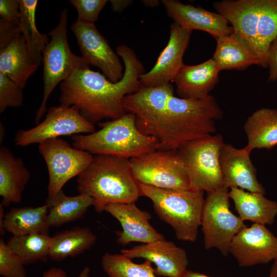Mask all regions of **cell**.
Segmentation results:
<instances>
[{
	"instance_id": "5bb4252c",
	"label": "cell",
	"mask_w": 277,
	"mask_h": 277,
	"mask_svg": "<svg viewBox=\"0 0 277 277\" xmlns=\"http://www.w3.org/2000/svg\"><path fill=\"white\" fill-rule=\"evenodd\" d=\"M239 266L266 264L277 258V237L265 225L253 223L244 227L233 238L229 253Z\"/></svg>"
},
{
	"instance_id": "f1b7e54d",
	"label": "cell",
	"mask_w": 277,
	"mask_h": 277,
	"mask_svg": "<svg viewBox=\"0 0 277 277\" xmlns=\"http://www.w3.org/2000/svg\"><path fill=\"white\" fill-rule=\"evenodd\" d=\"M96 236L89 227H75L51 237L49 259L56 261L73 257L89 250Z\"/></svg>"
},
{
	"instance_id": "4fadbf2b",
	"label": "cell",
	"mask_w": 277,
	"mask_h": 277,
	"mask_svg": "<svg viewBox=\"0 0 277 277\" xmlns=\"http://www.w3.org/2000/svg\"><path fill=\"white\" fill-rule=\"evenodd\" d=\"M71 29L76 38L82 56L89 65L100 68L112 82L122 78L124 66L94 24L77 20Z\"/></svg>"
},
{
	"instance_id": "7a4b0ae2",
	"label": "cell",
	"mask_w": 277,
	"mask_h": 277,
	"mask_svg": "<svg viewBox=\"0 0 277 277\" xmlns=\"http://www.w3.org/2000/svg\"><path fill=\"white\" fill-rule=\"evenodd\" d=\"M223 111L215 97L200 100L171 96L159 122L146 135L157 141L156 150H177L191 141L215 134Z\"/></svg>"
},
{
	"instance_id": "7c38bea8",
	"label": "cell",
	"mask_w": 277,
	"mask_h": 277,
	"mask_svg": "<svg viewBox=\"0 0 277 277\" xmlns=\"http://www.w3.org/2000/svg\"><path fill=\"white\" fill-rule=\"evenodd\" d=\"M96 131L94 125L84 118L74 106L49 108L44 120L33 128L19 130L15 145L25 147L61 136L86 134Z\"/></svg>"
},
{
	"instance_id": "f546056e",
	"label": "cell",
	"mask_w": 277,
	"mask_h": 277,
	"mask_svg": "<svg viewBox=\"0 0 277 277\" xmlns=\"http://www.w3.org/2000/svg\"><path fill=\"white\" fill-rule=\"evenodd\" d=\"M20 26L29 53L39 65L43 60V51L50 41L48 34H41L36 28V0H19Z\"/></svg>"
},
{
	"instance_id": "3957f363",
	"label": "cell",
	"mask_w": 277,
	"mask_h": 277,
	"mask_svg": "<svg viewBox=\"0 0 277 277\" xmlns=\"http://www.w3.org/2000/svg\"><path fill=\"white\" fill-rule=\"evenodd\" d=\"M77 189L93 200L97 213L113 203H135L142 196L129 160L109 155H94L87 168L78 176Z\"/></svg>"
},
{
	"instance_id": "7bdbcfd3",
	"label": "cell",
	"mask_w": 277,
	"mask_h": 277,
	"mask_svg": "<svg viewBox=\"0 0 277 277\" xmlns=\"http://www.w3.org/2000/svg\"><path fill=\"white\" fill-rule=\"evenodd\" d=\"M269 276L271 277H277V258L273 261Z\"/></svg>"
},
{
	"instance_id": "44dd1931",
	"label": "cell",
	"mask_w": 277,
	"mask_h": 277,
	"mask_svg": "<svg viewBox=\"0 0 277 277\" xmlns=\"http://www.w3.org/2000/svg\"><path fill=\"white\" fill-rule=\"evenodd\" d=\"M220 69L212 58L195 65L184 64L172 81L179 97L200 100L209 96L219 82Z\"/></svg>"
},
{
	"instance_id": "83f0119b",
	"label": "cell",
	"mask_w": 277,
	"mask_h": 277,
	"mask_svg": "<svg viewBox=\"0 0 277 277\" xmlns=\"http://www.w3.org/2000/svg\"><path fill=\"white\" fill-rule=\"evenodd\" d=\"M48 206L12 208L5 216L4 229L13 236L48 233Z\"/></svg>"
},
{
	"instance_id": "484cf974",
	"label": "cell",
	"mask_w": 277,
	"mask_h": 277,
	"mask_svg": "<svg viewBox=\"0 0 277 277\" xmlns=\"http://www.w3.org/2000/svg\"><path fill=\"white\" fill-rule=\"evenodd\" d=\"M244 130L247 145L252 149L272 148L277 145V110H256L246 120Z\"/></svg>"
},
{
	"instance_id": "e575fe53",
	"label": "cell",
	"mask_w": 277,
	"mask_h": 277,
	"mask_svg": "<svg viewBox=\"0 0 277 277\" xmlns=\"http://www.w3.org/2000/svg\"><path fill=\"white\" fill-rule=\"evenodd\" d=\"M107 2L106 0H71L70 3L77 11V20L94 24Z\"/></svg>"
},
{
	"instance_id": "7402d4cb",
	"label": "cell",
	"mask_w": 277,
	"mask_h": 277,
	"mask_svg": "<svg viewBox=\"0 0 277 277\" xmlns=\"http://www.w3.org/2000/svg\"><path fill=\"white\" fill-rule=\"evenodd\" d=\"M30 178L21 158L16 157L7 147H0V195L2 204L8 206L19 203Z\"/></svg>"
},
{
	"instance_id": "5b68a950",
	"label": "cell",
	"mask_w": 277,
	"mask_h": 277,
	"mask_svg": "<svg viewBox=\"0 0 277 277\" xmlns=\"http://www.w3.org/2000/svg\"><path fill=\"white\" fill-rule=\"evenodd\" d=\"M98 125L101 128L93 133L72 136V146L93 155H109L129 160L156 150V140L138 129L132 113Z\"/></svg>"
},
{
	"instance_id": "8fae6325",
	"label": "cell",
	"mask_w": 277,
	"mask_h": 277,
	"mask_svg": "<svg viewBox=\"0 0 277 277\" xmlns=\"http://www.w3.org/2000/svg\"><path fill=\"white\" fill-rule=\"evenodd\" d=\"M49 174L47 199L54 197L71 179L80 175L91 163L93 155L75 148L59 137L38 144Z\"/></svg>"
},
{
	"instance_id": "8d00e7d4",
	"label": "cell",
	"mask_w": 277,
	"mask_h": 277,
	"mask_svg": "<svg viewBox=\"0 0 277 277\" xmlns=\"http://www.w3.org/2000/svg\"><path fill=\"white\" fill-rule=\"evenodd\" d=\"M1 18L20 25L19 0H1Z\"/></svg>"
},
{
	"instance_id": "ba28073f",
	"label": "cell",
	"mask_w": 277,
	"mask_h": 277,
	"mask_svg": "<svg viewBox=\"0 0 277 277\" xmlns=\"http://www.w3.org/2000/svg\"><path fill=\"white\" fill-rule=\"evenodd\" d=\"M224 143L222 135L215 134L187 143L177 150L184 163L190 189L209 193L224 188L220 155Z\"/></svg>"
},
{
	"instance_id": "ab89813d",
	"label": "cell",
	"mask_w": 277,
	"mask_h": 277,
	"mask_svg": "<svg viewBox=\"0 0 277 277\" xmlns=\"http://www.w3.org/2000/svg\"><path fill=\"white\" fill-rule=\"evenodd\" d=\"M43 277H68L66 272L60 268L52 267L46 271Z\"/></svg>"
},
{
	"instance_id": "bcb514c9",
	"label": "cell",
	"mask_w": 277,
	"mask_h": 277,
	"mask_svg": "<svg viewBox=\"0 0 277 277\" xmlns=\"http://www.w3.org/2000/svg\"><path fill=\"white\" fill-rule=\"evenodd\" d=\"M268 277H271V276H268Z\"/></svg>"
},
{
	"instance_id": "836d02e7",
	"label": "cell",
	"mask_w": 277,
	"mask_h": 277,
	"mask_svg": "<svg viewBox=\"0 0 277 277\" xmlns=\"http://www.w3.org/2000/svg\"><path fill=\"white\" fill-rule=\"evenodd\" d=\"M22 88L0 73V112L8 107L21 106L23 102Z\"/></svg>"
},
{
	"instance_id": "277c9868",
	"label": "cell",
	"mask_w": 277,
	"mask_h": 277,
	"mask_svg": "<svg viewBox=\"0 0 277 277\" xmlns=\"http://www.w3.org/2000/svg\"><path fill=\"white\" fill-rule=\"evenodd\" d=\"M213 7L268 68L267 50L277 36V0H223Z\"/></svg>"
},
{
	"instance_id": "1f68e13d",
	"label": "cell",
	"mask_w": 277,
	"mask_h": 277,
	"mask_svg": "<svg viewBox=\"0 0 277 277\" xmlns=\"http://www.w3.org/2000/svg\"><path fill=\"white\" fill-rule=\"evenodd\" d=\"M101 265L108 277H156L151 262L136 264L121 253H105Z\"/></svg>"
},
{
	"instance_id": "d6a6232c",
	"label": "cell",
	"mask_w": 277,
	"mask_h": 277,
	"mask_svg": "<svg viewBox=\"0 0 277 277\" xmlns=\"http://www.w3.org/2000/svg\"><path fill=\"white\" fill-rule=\"evenodd\" d=\"M25 264L7 244L0 240V275L3 277H27Z\"/></svg>"
},
{
	"instance_id": "8992f818",
	"label": "cell",
	"mask_w": 277,
	"mask_h": 277,
	"mask_svg": "<svg viewBox=\"0 0 277 277\" xmlns=\"http://www.w3.org/2000/svg\"><path fill=\"white\" fill-rule=\"evenodd\" d=\"M138 184L142 195L152 201L159 217L173 228L179 240L196 241L205 202L204 192L164 189Z\"/></svg>"
},
{
	"instance_id": "d590c367",
	"label": "cell",
	"mask_w": 277,
	"mask_h": 277,
	"mask_svg": "<svg viewBox=\"0 0 277 277\" xmlns=\"http://www.w3.org/2000/svg\"><path fill=\"white\" fill-rule=\"evenodd\" d=\"M22 34L20 25L0 19V49L8 45L17 36Z\"/></svg>"
},
{
	"instance_id": "d6986e66",
	"label": "cell",
	"mask_w": 277,
	"mask_h": 277,
	"mask_svg": "<svg viewBox=\"0 0 277 277\" xmlns=\"http://www.w3.org/2000/svg\"><path fill=\"white\" fill-rule=\"evenodd\" d=\"M167 15L184 29L206 32L215 40L231 34L233 29L222 15L177 0H163Z\"/></svg>"
},
{
	"instance_id": "e0dca14e",
	"label": "cell",
	"mask_w": 277,
	"mask_h": 277,
	"mask_svg": "<svg viewBox=\"0 0 277 277\" xmlns=\"http://www.w3.org/2000/svg\"><path fill=\"white\" fill-rule=\"evenodd\" d=\"M252 149L247 145L238 149L224 143L220 155V164L224 188H239L244 190L265 194L256 177V169L251 160Z\"/></svg>"
},
{
	"instance_id": "d4e9b609",
	"label": "cell",
	"mask_w": 277,
	"mask_h": 277,
	"mask_svg": "<svg viewBox=\"0 0 277 277\" xmlns=\"http://www.w3.org/2000/svg\"><path fill=\"white\" fill-rule=\"evenodd\" d=\"M216 41V48L212 58L221 71L244 70L253 65L261 66L257 55L233 32L219 37Z\"/></svg>"
},
{
	"instance_id": "4316f807",
	"label": "cell",
	"mask_w": 277,
	"mask_h": 277,
	"mask_svg": "<svg viewBox=\"0 0 277 277\" xmlns=\"http://www.w3.org/2000/svg\"><path fill=\"white\" fill-rule=\"evenodd\" d=\"M93 204L92 198L87 194L67 196L62 190L54 197L46 200L48 224L50 227H59L78 220L84 216Z\"/></svg>"
},
{
	"instance_id": "60d3db41",
	"label": "cell",
	"mask_w": 277,
	"mask_h": 277,
	"mask_svg": "<svg viewBox=\"0 0 277 277\" xmlns=\"http://www.w3.org/2000/svg\"><path fill=\"white\" fill-rule=\"evenodd\" d=\"M3 206V205L1 203L0 204V233L1 235H2L6 232L4 229V219L5 214H4Z\"/></svg>"
},
{
	"instance_id": "9c48e42d",
	"label": "cell",
	"mask_w": 277,
	"mask_h": 277,
	"mask_svg": "<svg viewBox=\"0 0 277 277\" xmlns=\"http://www.w3.org/2000/svg\"><path fill=\"white\" fill-rule=\"evenodd\" d=\"M138 184L160 189H190L184 163L178 150H155L129 159Z\"/></svg>"
},
{
	"instance_id": "b9f144b4",
	"label": "cell",
	"mask_w": 277,
	"mask_h": 277,
	"mask_svg": "<svg viewBox=\"0 0 277 277\" xmlns=\"http://www.w3.org/2000/svg\"><path fill=\"white\" fill-rule=\"evenodd\" d=\"M182 277H211L206 274L195 272L191 270H187Z\"/></svg>"
},
{
	"instance_id": "74e56055",
	"label": "cell",
	"mask_w": 277,
	"mask_h": 277,
	"mask_svg": "<svg viewBox=\"0 0 277 277\" xmlns=\"http://www.w3.org/2000/svg\"><path fill=\"white\" fill-rule=\"evenodd\" d=\"M268 71V81H277V36L269 44L266 54Z\"/></svg>"
},
{
	"instance_id": "6da1fadb",
	"label": "cell",
	"mask_w": 277,
	"mask_h": 277,
	"mask_svg": "<svg viewBox=\"0 0 277 277\" xmlns=\"http://www.w3.org/2000/svg\"><path fill=\"white\" fill-rule=\"evenodd\" d=\"M116 53L124 66L122 78L116 83L89 67L78 69L61 83V105L74 106L90 123L98 124L103 120L118 118L126 112L123 106L124 97L141 88L140 76L145 72L143 65L134 51L122 45Z\"/></svg>"
},
{
	"instance_id": "ee69618b",
	"label": "cell",
	"mask_w": 277,
	"mask_h": 277,
	"mask_svg": "<svg viewBox=\"0 0 277 277\" xmlns=\"http://www.w3.org/2000/svg\"><path fill=\"white\" fill-rule=\"evenodd\" d=\"M90 269L88 267H85L80 272L77 277H90Z\"/></svg>"
},
{
	"instance_id": "9a60e30c",
	"label": "cell",
	"mask_w": 277,
	"mask_h": 277,
	"mask_svg": "<svg viewBox=\"0 0 277 277\" xmlns=\"http://www.w3.org/2000/svg\"><path fill=\"white\" fill-rule=\"evenodd\" d=\"M192 31L173 22L170 26L168 42L160 53L153 68L140 77L141 87H153L172 81L184 64L183 58L188 47Z\"/></svg>"
},
{
	"instance_id": "ac0fdd59",
	"label": "cell",
	"mask_w": 277,
	"mask_h": 277,
	"mask_svg": "<svg viewBox=\"0 0 277 277\" xmlns=\"http://www.w3.org/2000/svg\"><path fill=\"white\" fill-rule=\"evenodd\" d=\"M121 253L131 259L143 258L154 263L157 275L182 277L187 270L189 262L185 250L165 239L122 249Z\"/></svg>"
},
{
	"instance_id": "4dcf8cb0",
	"label": "cell",
	"mask_w": 277,
	"mask_h": 277,
	"mask_svg": "<svg viewBox=\"0 0 277 277\" xmlns=\"http://www.w3.org/2000/svg\"><path fill=\"white\" fill-rule=\"evenodd\" d=\"M51 237L48 233L12 235L7 244L18 255L25 265L38 261L45 262L49 259Z\"/></svg>"
},
{
	"instance_id": "30bf717a",
	"label": "cell",
	"mask_w": 277,
	"mask_h": 277,
	"mask_svg": "<svg viewBox=\"0 0 277 277\" xmlns=\"http://www.w3.org/2000/svg\"><path fill=\"white\" fill-rule=\"evenodd\" d=\"M229 190L222 188L207 193L201 224L206 249L216 248L226 256L235 235L245 225L230 209Z\"/></svg>"
},
{
	"instance_id": "f35d334b",
	"label": "cell",
	"mask_w": 277,
	"mask_h": 277,
	"mask_svg": "<svg viewBox=\"0 0 277 277\" xmlns=\"http://www.w3.org/2000/svg\"><path fill=\"white\" fill-rule=\"evenodd\" d=\"M111 5V8L114 12H121L132 2L129 0H111L109 1Z\"/></svg>"
},
{
	"instance_id": "2e32d148",
	"label": "cell",
	"mask_w": 277,
	"mask_h": 277,
	"mask_svg": "<svg viewBox=\"0 0 277 277\" xmlns=\"http://www.w3.org/2000/svg\"><path fill=\"white\" fill-rule=\"evenodd\" d=\"M173 95L174 87L170 83L157 87H141L124 97L123 106L126 113L135 116L137 128L146 135L159 122L168 100Z\"/></svg>"
},
{
	"instance_id": "ffe728a7",
	"label": "cell",
	"mask_w": 277,
	"mask_h": 277,
	"mask_svg": "<svg viewBox=\"0 0 277 277\" xmlns=\"http://www.w3.org/2000/svg\"><path fill=\"white\" fill-rule=\"evenodd\" d=\"M105 211L120 223L122 230L118 232L116 242L125 245L132 242L146 244L164 239L150 224L151 215L138 208L135 203H113Z\"/></svg>"
},
{
	"instance_id": "52a82bcc",
	"label": "cell",
	"mask_w": 277,
	"mask_h": 277,
	"mask_svg": "<svg viewBox=\"0 0 277 277\" xmlns=\"http://www.w3.org/2000/svg\"><path fill=\"white\" fill-rule=\"evenodd\" d=\"M68 12L67 8L61 12L58 24L48 33L50 39L43 51L44 90L35 116L36 124H39L47 111L48 100L57 85L67 79L75 70L89 67L82 56L75 55L70 49L67 36Z\"/></svg>"
},
{
	"instance_id": "cb8c5ba5",
	"label": "cell",
	"mask_w": 277,
	"mask_h": 277,
	"mask_svg": "<svg viewBox=\"0 0 277 277\" xmlns=\"http://www.w3.org/2000/svg\"><path fill=\"white\" fill-rule=\"evenodd\" d=\"M239 216L243 221H250L264 225H272L277 215V203L264 194L231 188L228 191Z\"/></svg>"
},
{
	"instance_id": "603a6c76",
	"label": "cell",
	"mask_w": 277,
	"mask_h": 277,
	"mask_svg": "<svg viewBox=\"0 0 277 277\" xmlns=\"http://www.w3.org/2000/svg\"><path fill=\"white\" fill-rule=\"evenodd\" d=\"M39 66L30 56L22 34L0 49V73L22 89Z\"/></svg>"
},
{
	"instance_id": "f6af8a7d",
	"label": "cell",
	"mask_w": 277,
	"mask_h": 277,
	"mask_svg": "<svg viewBox=\"0 0 277 277\" xmlns=\"http://www.w3.org/2000/svg\"><path fill=\"white\" fill-rule=\"evenodd\" d=\"M142 3L147 7H154L159 5L158 1H142Z\"/></svg>"
}]
</instances>
